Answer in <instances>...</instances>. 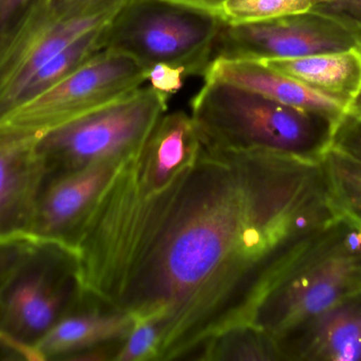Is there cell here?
<instances>
[{
  "mask_svg": "<svg viewBox=\"0 0 361 361\" xmlns=\"http://www.w3.org/2000/svg\"><path fill=\"white\" fill-rule=\"evenodd\" d=\"M341 218L322 161L201 143L152 192L114 174L74 245L80 288L156 322L154 360H202L221 335L255 326L303 245Z\"/></svg>",
  "mask_w": 361,
  "mask_h": 361,
  "instance_id": "obj_1",
  "label": "cell"
},
{
  "mask_svg": "<svg viewBox=\"0 0 361 361\" xmlns=\"http://www.w3.org/2000/svg\"><path fill=\"white\" fill-rule=\"evenodd\" d=\"M190 116L205 146L260 148L311 160H322L337 135L322 117L222 81L205 80L191 100Z\"/></svg>",
  "mask_w": 361,
  "mask_h": 361,
  "instance_id": "obj_2",
  "label": "cell"
},
{
  "mask_svg": "<svg viewBox=\"0 0 361 361\" xmlns=\"http://www.w3.org/2000/svg\"><path fill=\"white\" fill-rule=\"evenodd\" d=\"M360 290L357 224L341 218L316 232L301 248L261 307L254 326L275 341Z\"/></svg>",
  "mask_w": 361,
  "mask_h": 361,
  "instance_id": "obj_3",
  "label": "cell"
},
{
  "mask_svg": "<svg viewBox=\"0 0 361 361\" xmlns=\"http://www.w3.org/2000/svg\"><path fill=\"white\" fill-rule=\"evenodd\" d=\"M82 297L71 249L33 241L0 290V358L35 360V348Z\"/></svg>",
  "mask_w": 361,
  "mask_h": 361,
  "instance_id": "obj_4",
  "label": "cell"
},
{
  "mask_svg": "<svg viewBox=\"0 0 361 361\" xmlns=\"http://www.w3.org/2000/svg\"><path fill=\"white\" fill-rule=\"evenodd\" d=\"M223 20L165 0H133L104 30V50L130 55L146 69L156 64L205 74Z\"/></svg>",
  "mask_w": 361,
  "mask_h": 361,
  "instance_id": "obj_5",
  "label": "cell"
},
{
  "mask_svg": "<svg viewBox=\"0 0 361 361\" xmlns=\"http://www.w3.org/2000/svg\"><path fill=\"white\" fill-rule=\"evenodd\" d=\"M167 102L152 86L140 87L42 136L47 180L135 152L167 112Z\"/></svg>",
  "mask_w": 361,
  "mask_h": 361,
  "instance_id": "obj_6",
  "label": "cell"
},
{
  "mask_svg": "<svg viewBox=\"0 0 361 361\" xmlns=\"http://www.w3.org/2000/svg\"><path fill=\"white\" fill-rule=\"evenodd\" d=\"M147 82L130 55L103 50L63 80L0 118V127L42 136L103 107Z\"/></svg>",
  "mask_w": 361,
  "mask_h": 361,
  "instance_id": "obj_7",
  "label": "cell"
},
{
  "mask_svg": "<svg viewBox=\"0 0 361 361\" xmlns=\"http://www.w3.org/2000/svg\"><path fill=\"white\" fill-rule=\"evenodd\" d=\"M360 45L358 21L343 13L317 6L310 12L273 20L238 25L223 21L214 42L212 61L290 59Z\"/></svg>",
  "mask_w": 361,
  "mask_h": 361,
  "instance_id": "obj_8",
  "label": "cell"
},
{
  "mask_svg": "<svg viewBox=\"0 0 361 361\" xmlns=\"http://www.w3.org/2000/svg\"><path fill=\"white\" fill-rule=\"evenodd\" d=\"M130 154L47 180L38 201L31 239L57 244L73 251L78 233L99 195Z\"/></svg>",
  "mask_w": 361,
  "mask_h": 361,
  "instance_id": "obj_9",
  "label": "cell"
},
{
  "mask_svg": "<svg viewBox=\"0 0 361 361\" xmlns=\"http://www.w3.org/2000/svg\"><path fill=\"white\" fill-rule=\"evenodd\" d=\"M40 138L0 127V243L31 239L47 180Z\"/></svg>",
  "mask_w": 361,
  "mask_h": 361,
  "instance_id": "obj_10",
  "label": "cell"
},
{
  "mask_svg": "<svg viewBox=\"0 0 361 361\" xmlns=\"http://www.w3.org/2000/svg\"><path fill=\"white\" fill-rule=\"evenodd\" d=\"M203 78L231 83L284 105L322 117L335 127L337 134L347 125L358 122L357 114L349 104L279 73L259 61L216 59Z\"/></svg>",
  "mask_w": 361,
  "mask_h": 361,
  "instance_id": "obj_11",
  "label": "cell"
},
{
  "mask_svg": "<svg viewBox=\"0 0 361 361\" xmlns=\"http://www.w3.org/2000/svg\"><path fill=\"white\" fill-rule=\"evenodd\" d=\"M274 343L281 360L361 361V290Z\"/></svg>",
  "mask_w": 361,
  "mask_h": 361,
  "instance_id": "obj_12",
  "label": "cell"
},
{
  "mask_svg": "<svg viewBox=\"0 0 361 361\" xmlns=\"http://www.w3.org/2000/svg\"><path fill=\"white\" fill-rule=\"evenodd\" d=\"M129 314L110 311L82 297L35 348V360H73L94 348L126 339L135 326Z\"/></svg>",
  "mask_w": 361,
  "mask_h": 361,
  "instance_id": "obj_13",
  "label": "cell"
},
{
  "mask_svg": "<svg viewBox=\"0 0 361 361\" xmlns=\"http://www.w3.org/2000/svg\"><path fill=\"white\" fill-rule=\"evenodd\" d=\"M267 67L349 104L361 123V45L290 59L259 61Z\"/></svg>",
  "mask_w": 361,
  "mask_h": 361,
  "instance_id": "obj_14",
  "label": "cell"
},
{
  "mask_svg": "<svg viewBox=\"0 0 361 361\" xmlns=\"http://www.w3.org/2000/svg\"><path fill=\"white\" fill-rule=\"evenodd\" d=\"M107 23L87 32L44 64L25 83L15 106L50 88L103 51L104 30Z\"/></svg>",
  "mask_w": 361,
  "mask_h": 361,
  "instance_id": "obj_15",
  "label": "cell"
},
{
  "mask_svg": "<svg viewBox=\"0 0 361 361\" xmlns=\"http://www.w3.org/2000/svg\"><path fill=\"white\" fill-rule=\"evenodd\" d=\"M320 161L335 209L343 218L361 223V162L334 148Z\"/></svg>",
  "mask_w": 361,
  "mask_h": 361,
  "instance_id": "obj_16",
  "label": "cell"
},
{
  "mask_svg": "<svg viewBox=\"0 0 361 361\" xmlns=\"http://www.w3.org/2000/svg\"><path fill=\"white\" fill-rule=\"evenodd\" d=\"M202 360H281L271 337L254 326L235 329L214 339Z\"/></svg>",
  "mask_w": 361,
  "mask_h": 361,
  "instance_id": "obj_17",
  "label": "cell"
},
{
  "mask_svg": "<svg viewBox=\"0 0 361 361\" xmlns=\"http://www.w3.org/2000/svg\"><path fill=\"white\" fill-rule=\"evenodd\" d=\"M317 0H226L221 8L224 23H258L310 12Z\"/></svg>",
  "mask_w": 361,
  "mask_h": 361,
  "instance_id": "obj_18",
  "label": "cell"
},
{
  "mask_svg": "<svg viewBox=\"0 0 361 361\" xmlns=\"http://www.w3.org/2000/svg\"><path fill=\"white\" fill-rule=\"evenodd\" d=\"M159 345V328L152 320H135V326L121 343L116 361H154Z\"/></svg>",
  "mask_w": 361,
  "mask_h": 361,
  "instance_id": "obj_19",
  "label": "cell"
},
{
  "mask_svg": "<svg viewBox=\"0 0 361 361\" xmlns=\"http://www.w3.org/2000/svg\"><path fill=\"white\" fill-rule=\"evenodd\" d=\"M133 0H46L47 6L59 15H94L118 12Z\"/></svg>",
  "mask_w": 361,
  "mask_h": 361,
  "instance_id": "obj_20",
  "label": "cell"
},
{
  "mask_svg": "<svg viewBox=\"0 0 361 361\" xmlns=\"http://www.w3.org/2000/svg\"><path fill=\"white\" fill-rule=\"evenodd\" d=\"M187 76L183 68L169 64H156L147 70L149 86L169 99L182 88Z\"/></svg>",
  "mask_w": 361,
  "mask_h": 361,
  "instance_id": "obj_21",
  "label": "cell"
},
{
  "mask_svg": "<svg viewBox=\"0 0 361 361\" xmlns=\"http://www.w3.org/2000/svg\"><path fill=\"white\" fill-rule=\"evenodd\" d=\"M42 0H0V46Z\"/></svg>",
  "mask_w": 361,
  "mask_h": 361,
  "instance_id": "obj_22",
  "label": "cell"
},
{
  "mask_svg": "<svg viewBox=\"0 0 361 361\" xmlns=\"http://www.w3.org/2000/svg\"><path fill=\"white\" fill-rule=\"evenodd\" d=\"M32 243L33 241L27 239L0 243V290Z\"/></svg>",
  "mask_w": 361,
  "mask_h": 361,
  "instance_id": "obj_23",
  "label": "cell"
},
{
  "mask_svg": "<svg viewBox=\"0 0 361 361\" xmlns=\"http://www.w3.org/2000/svg\"><path fill=\"white\" fill-rule=\"evenodd\" d=\"M332 148L361 162V123L347 125L341 129L335 137Z\"/></svg>",
  "mask_w": 361,
  "mask_h": 361,
  "instance_id": "obj_24",
  "label": "cell"
},
{
  "mask_svg": "<svg viewBox=\"0 0 361 361\" xmlns=\"http://www.w3.org/2000/svg\"><path fill=\"white\" fill-rule=\"evenodd\" d=\"M317 6L343 13L361 25V0H317Z\"/></svg>",
  "mask_w": 361,
  "mask_h": 361,
  "instance_id": "obj_25",
  "label": "cell"
},
{
  "mask_svg": "<svg viewBox=\"0 0 361 361\" xmlns=\"http://www.w3.org/2000/svg\"><path fill=\"white\" fill-rule=\"evenodd\" d=\"M173 4H182L195 10L204 11L220 18L221 8L226 0H165ZM221 19V18H220Z\"/></svg>",
  "mask_w": 361,
  "mask_h": 361,
  "instance_id": "obj_26",
  "label": "cell"
}]
</instances>
